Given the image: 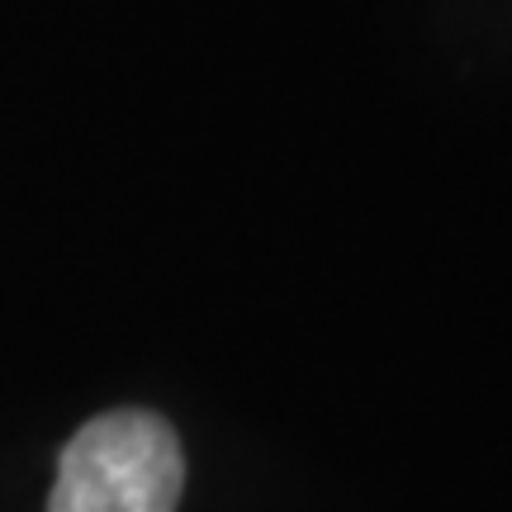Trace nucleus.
<instances>
[{"label": "nucleus", "mask_w": 512, "mask_h": 512, "mask_svg": "<svg viewBox=\"0 0 512 512\" xmlns=\"http://www.w3.org/2000/svg\"><path fill=\"white\" fill-rule=\"evenodd\" d=\"M185 456L157 413L119 408L86 422L57 460L48 512H176Z\"/></svg>", "instance_id": "f257e3e1"}]
</instances>
